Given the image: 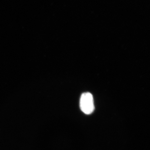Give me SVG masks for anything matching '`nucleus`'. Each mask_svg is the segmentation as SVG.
I'll list each match as a JSON object with an SVG mask.
<instances>
[{"label": "nucleus", "instance_id": "nucleus-1", "mask_svg": "<svg viewBox=\"0 0 150 150\" xmlns=\"http://www.w3.org/2000/svg\"><path fill=\"white\" fill-rule=\"evenodd\" d=\"M81 110L86 114H90L94 110L93 97L90 93H83L80 100Z\"/></svg>", "mask_w": 150, "mask_h": 150}]
</instances>
